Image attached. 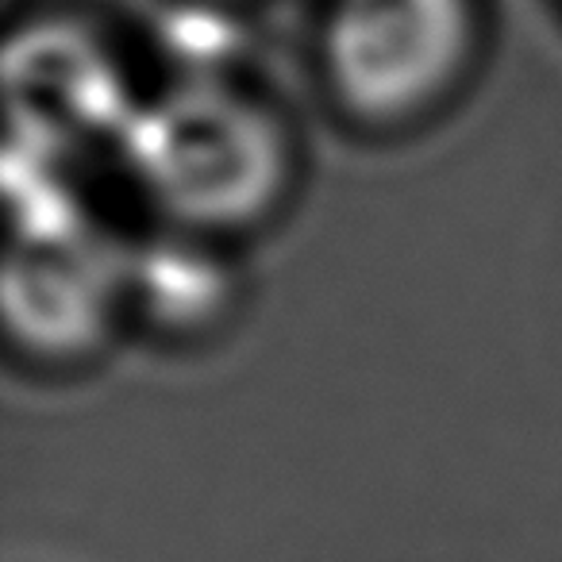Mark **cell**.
Segmentation results:
<instances>
[{"instance_id": "1", "label": "cell", "mask_w": 562, "mask_h": 562, "mask_svg": "<svg viewBox=\"0 0 562 562\" xmlns=\"http://www.w3.org/2000/svg\"><path fill=\"white\" fill-rule=\"evenodd\" d=\"M112 155L162 232H255L297 186V139L281 109L224 78H173L139 97Z\"/></svg>"}, {"instance_id": "2", "label": "cell", "mask_w": 562, "mask_h": 562, "mask_svg": "<svg viewBox=\"0 0 562 562\" xmlns=\"http://www.w3.org/2000/svg\"><path fill=\"white\" fill-rule=\"evenodd\" d=\"M482 47V0H324L313 63L344 124L397 135L462 93Z\"/></svg>"}, {"instance_id": "3", "label": "cell", "mask_w": 562, "mask_h": 562, "mask_svg": "<svg viewBox=\"0 0 562 562\" xmlns=\"http://www.w3.org/2000/svg\"><path fill=\"white\" fill-rule=\"evenodd\" d=\"M9 139L47 155H74L124 135L139 93L127 86L116 50L78 20H27L4 50Z\"/></svg>"}, {"instance_id": "4", "label": "cell", "mask_w": 562, "mask_h": 562, "mask_svg": "<svg viewBox=\"0 0 562 562\" xmlns=\"http://www.w3.org/2000/svg\"><path fill=\"white\" fill-rule=\"evenodd\" d=\"M124 258L97 235L78 243L24 247L9 243L4 258V336L40 367H74L116 336L127 321Z\"/></svg>"}, {"instance_id": "5", "label": "cell", "mask_w": 562, "mask_h": 562, "mask_svg": "<svg viewBox=\"0 0 562 562\" xmlns=\"http://www.w3.org/2000/svg\"><path fill=\"white\" fill-rule=\"evenodd\" d=\"M127 321L162 339H204L232 321L239 305V273L212 239L158 227L155 239L124 258Z\"/></svg>"}]
</instances>
